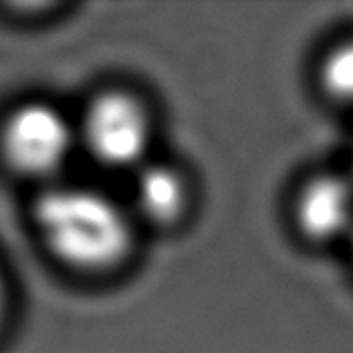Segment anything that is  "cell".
Returning a JSON list of instances; mask_svg holds the SVG:
<instances>
[{
	"label": "cell",
	"mask_w": 353,
	"mask_h": 353,
	"mask_svg": "<svg viewBox=\"0 0 353 353\" xmlns=\"http://www.w3.org/2000/svg\"><path fill=\"white\" fill-rule=\"evenodd\" d=\"M132 201L145 221L168 226L185 208V185L172 168L143 163L132 185Z\"/></svg>",
	"instance_id": "5b68a950"
},
{
	"label": "cell",
	"mask_w": 353,
	"mask_h": 353,
	"mask_svg": "<svg viewBox=\"0 0 353 353\" xmlns=\"http://www.w3.org/2000/svg\"><path fill=\"white\" fill-rule=\"evenodd\" d=\"M34 226L48 253L81 273H105L132 250V224L110 194L85 185H54L34 203Z\"/></svg>",
	"instance_id": "6da1fadb"
},
{
	"label": "cell",
	"mask_w": 353,
	"mask_h": 353,
	"mask_svg": "<svg viewBox=\"0 0 353 353\" xmlns=\"http://www.w3.org/2000/svg\"><path fill=\"white\" fill-rule=\"evenodd\" d=\"M297 219L306 235L318 239L345 233L353 219V192L347 181L338 176H320L306 185L297 203Z\"/></svg>",
	"instance_id": "277c9868"
},
{
	"label": "cell",
	"mask_w": 353,
	"mask_h": 353,
	"mask_svg": "<svg viewBox=\"0 0 353 353\" xmlns=\"http://www.w3.org/2000/svg\"><path fill=\"white\" fill-rule=\"evenodd\" d=\"M77 134L97 163L112 170L141 168L152 141L145 105L123 90H105L83 110Z\"/></svg>",
	"instance_id": "3957f363"
},
{
	"label": "cell",
	"mask_w": 353,
	"mask_h": 353,
	"mask_svg": "<svg viewBox=\"0 0 353 353\" xmlns=\"http://www.w3.org/2000/svg\"><path fill=\"white\" fill-rule=\"evenodd\" d=\"M5 293H7V289H5L3 275H0V320H3V313H5V304H7V300H5Z\"/></svg>",
	"instance_id": "52a82bcc"
},
{
	"label": "cell",
	"mask_w": 353,
	"mask_h": 353,
	"mask_svg": "<svg viewBox=\"0 0 353 353\" xmlns=\"http://www.w3.org/2000/svg\"><path fill=\"white\" fill-rule=\"evenodd\" d=\"M322 79L331 94L353 101V43L331 54L322 68Z\"/></svg>",
	"instance_id": "8992f818"
},
{
	"label": "cell",
	"mask_w": 353,
	"mask_h": 353,
	"mask_svg": "<svg viewBox=\"0 0 353 353\" xmlns=\"http://www.w3.org/2000/svg\"><path fill=\"white\" fill-rule=\"evenodd\" d=\"M77 143V125L63 110L43 101L16 105L0 125L3 161L27 179H50L63 170Z\"/></svg>",
	"instance_id": "7a4b0ae2"
}]
</instances>
